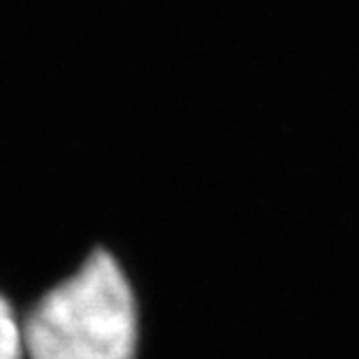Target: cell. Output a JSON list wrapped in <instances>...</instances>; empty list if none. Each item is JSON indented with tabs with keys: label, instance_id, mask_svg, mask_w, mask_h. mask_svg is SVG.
I'll use <instances>...</instances> for the list:
<instances>
[{
	"label": "cell",
	"instance_id": "1",
	"mask_svg": "<svg viewBox=\"0 0 359 359\" xmlns=\"http://www.w3.org/2000/svg\"><path fill=\"white\" fill-rule=\"evenodd\" d=\"M140 318L123 266L95 250L24 320L28 359H135Z\"/></svg>",
	"mask_w": 359,
	"mask_h": 359
},
{
	"label": "cell",
	"instance_id": "2",
	"mask_svg": "<svg viewBox=\"0 0 359 359\" xmlns=\"http://www.w3.org/2000/svg\"><path fill=\"white\" fill-rule=\"evenodd\" d=\"M24 320L17 318L12 304L0 294V359H24Z\"/></svg>",
	"mask_w": 359,
	"mask_h": 359
}]
</instances>
